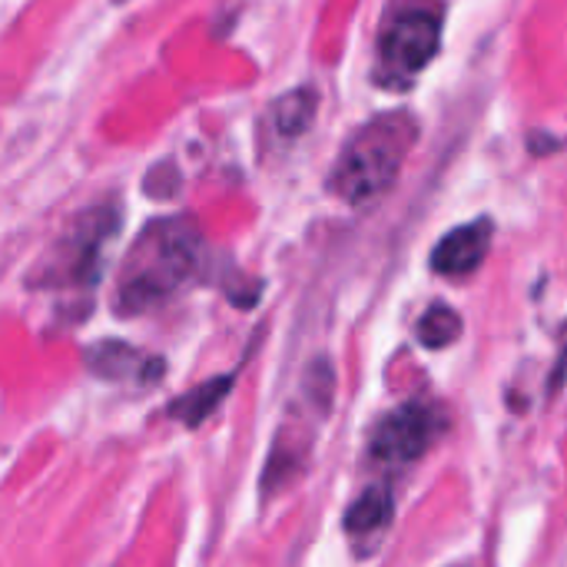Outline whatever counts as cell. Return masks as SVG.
<instances>
[{"mask_svg": "<svg viewBox=\"0 0 567 567\" xmlns=\"http://www.w3.org/2000/svg\"><path fill=\"white\" fill-rule=\"evenodd\" d=\"M116 226L113 209H86L73 226L50 246V256L40 262V279L47 286H76L90 282L100 266V249Z\"/></svg>", "mask_w": 567, "mask_h": 567, "instance_id": "4", "label": "cell"}, {"mask_svg": "<svg viewBox=\"0 0 567 567\" xmlns=\"http://www.w3.org/2000/svg\"><path fill=\"white\" fill-rule=\"evenodd\" d=\"M415 136H419V123L405 110L369 120L346 143L329 176V189L349 206H365L379 199L399 179L402 163L409 150L415 146Z\"/></svg>", "mask_w": 567, "mask_h": 567, "instance_id": "2", "label": "cell"}, {"mask_svg": "<svg viewBox=\"0 0 567 567\" xmlns=\"http://www.w3.org/2000/svg\"><path fill=\"white\" fill-rule=\"evenodd\" d=\"M565 339H567V326H565Z\"/></svg>", "mask_w": 567, "mask_h": 567, "instance_id": "12", "label": "cell"}, {"mask_svg": "<svg viewBox=\"0 0 567 567\" xmlns=\"http://www.w3.org/2000/svg\"><path fill=\"white\" fill-rule=\"evenodd\" d=\"M462 336V316L452 306H432L419 319V342L425 349H449Z\"/></svg>", "mask_w": 567, "mask_h": 567, "instance_id": "10", "label": "cell"}, {"mask_svg": "<svg viewBox=\"0 0 567 567\" xmlns=\"http://www.w3.org/2000/svg\"><path fill=\"white\" fill-rule=\"evenodd\" d=\"M492 233H495L492 219H475V223H468V226L452 229V233L435 246V252H432V269L442 272V276H452V279L472 276V272L485 262V256H488V249H492Z\"/></svg>", "mask_w": 567, "mask_h": 567, "instance_id": "6", "label": "cell"}, {"mask_svg": "<svg viewBox=\"0 0 567 567\" xmlns=\"http://www.w3.org/2000/svg\"><path fill=\"white\" fill-rule=\"evenodd\" d=\"M203 262V236L193 219L173 216L150 223L123 259L116 279V309L123 316L146 312L183 289Z\"/></svg>", "mask_w": 567, "mask_h": 567, "instance_id": "1", "label": "cell"}, {"mask_svg": "<svg viewBox=\"0 0 567 567\" xmlns=\"http://www.w3.org/2000/svg\"><path fill=\"white\" fill-rule=\"evenodd\" d=\"M316 120V93L312 90H292L276 103V126L282 136H302Z\"/></svg>", "mask_w": 567, "mask_h": 567, "instance_id": "11", "label": "cell"}, {"mask_svg": "<svg viewBox=\"0 0 567 567\" xmlns=\"http://www.w3.org/2000/svg\"><path fill=\"white\" fill-rule=\"evenodd\" d=\"M442 23L432 10H409L395 17L379 40V80L389 86H409L439 53Z\"/></svg>", "mask_w": 567, "mask_h": 567, "instance_id": "3", "label": "cell"}, {"mask_svg": "<svg viewBox=\"0 0 567 567\" xmlns=\"http://www.w3.org/2000/svg\"><path fill=\"white\" fill-rule=\"evenodd\" d=\"M86 362L103 379H140V382H150L156 372H163V362H153V359L133 352L123 342H100L96 349L86 352Z\"/></svg>", "mask_w": 567, "mask_h": 567, "instance_id": "7", "label": "cell"}, {"mask_svg": "<svg viewBox=\"0 0 567 567\" xmlns=\"http://www.w3.org/2000/svg\"><path fill=\"white\" fill-rule=\"evenodd\" d=\"M229 375H223V379H213V382H203L199 389H193L189 395H183V399H176L173 405H169V415L173 419H179V422H186V425H199L206 415H213V409L226 399V392H229Z\"/></svg>", "mask_w": 567, "mask_h": 567, "instance_id": "9", "label": "cell"}, {"mask_svg": "<svg viewBox=\"0 0 567 567\" xmlns=\"http://www.w3.org/2000/svg\"><path fill=\"white\" fill-rule=\"evenodd\" d=\"M392 515H395V502H392V492L385 485H372L365 488L352 508L346 512V532L355 538V542H369V538H379L389 525H392Z\"/></svg>", "mask_w": 567, "mask_h": 567, "instance_id": "8", "label": "cell"}, {"mask_svg": "<svg viewBox=\"0 0 567 567\" xmlns=\"http://www.w3.org/2000/svg\"><path fill=\"white\" fill-rule=\"evenodd\" d=\"M445 419L435 405L409 402L395 412H389L375 432H372V458L382 465H412L419 462L442 435Z\"/></svg>", "mask_w": 567, "mask_h": 567, "instance_id": "5", "label": "cell"}]
</instances>
